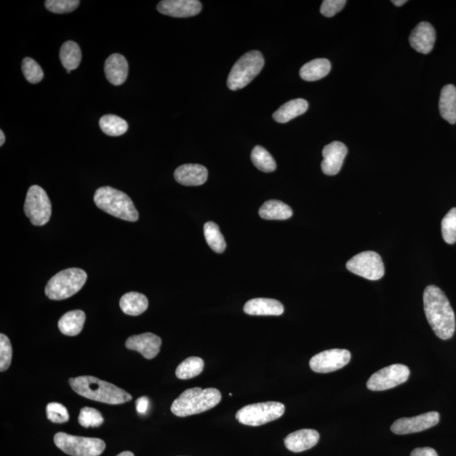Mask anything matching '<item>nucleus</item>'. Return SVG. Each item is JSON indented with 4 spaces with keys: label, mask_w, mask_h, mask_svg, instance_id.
Returning <instances> with one entry per match:
<instances>
[{
    "label": "nucleus",
    "mask_w": 456,
    "mask_h": 456,
    "mask_svg": "<svg viewBox=\"0 0 456 456\" xmlns=\"http://www.w3.org/2000/svg\"><path fill=\"white\" fill-rule=\"evenodd\" d=\"M261 218L265 220H287L293 214L290 206L282 201L270 200L264 203L259 211Z\"/></svg>",
    "instance_id": "27"
},
{
    "label": "nucleus",
    "mask_w": 456,
    "mask_h": 456,
    "mask_svg": "<svg viewBox=\"0 0 456 456\" xmlns=\"http://www.w3.org/2000/svg\"><path fill=\"white\" fill-rule=\"evenodd\" d=\"M12 360V346L7 336L0 335V371H6L10 368Z\"/></svg>",
    "instance_id": "38"
},
{
    "label": "nucleus",
    "mask_w": 456,
    "mask_h": 456,
    "mask_svg": "<svg viewBox=\"0 0 456 456\" xmlns=\"http://www.w3.org/2000/svg\"><path fill=\"white\" fill-rule=\"evenodd\" d=\"M105 71L107 80L112 85H123L128 78V62L122 54H112L105 62Z\"/></svg>",
    "instance_id": "20"
},
{
    "label": "nucleus",
    "mask_w": 456,
    "mask_h": 456,
    "mask_svg": "<svg viewBox=\"0 0 456 456\" xmlns=\"http://www.w3.org/2000/svg\"><path fill=\"white\" fill-rule=\"evenodd\" d=\"M95 204L99 209L117 218L127 222H137L139 212L131 198L125 193L110 187H101L94 195Z\"/></svg>",
    "instance_id": "4"
},
{
    "label": "nucleus",
    "mask_w": 456,
    "mask_h": 456,
    "mask_svg": "<svg viewBox=\"0 0 456 456\" xmlns=\"http://www.w3.org/2000/svg\"><path fill=\"white\" fill-rule=\"evenodd\" d=\"M99 125L102 132L110 137H120L127 132L129 129L127 122L114 115L102 116L99 121Z\"/></svg>",
    "instance_id": "29"
},
{
    "label": "nucleus",
    "mask_w": 456,
    "mask_h": 456,
    "mask_svg": "<svg viewBox=\"0 0 456 456\" xmlns=\"http://www.w3.org/2000/svg\"><path fill=\"white\" fill-rule=\"evenodd\" d=\"M346 268L351 273L370 281H378L385 275L382 258L373 251H365L352 257L347 261Z\"/></svg>",
    "instance_id": "10"
},
{
    "label": "nucleus",
    "mask_w": 456,
    "mask_h": 456,
    "mask_svg": "<svg viewBox=\"0 0 456 456\" xmlns=\"http://www.w3.org/2000/svg\"><path fill=\"white\" fill-rule=\"evenodd\" d=\"M285 413V405L277 401H268L243 406L236 414V419L243 425L258 427L275 421Z\"/></svg>",
    "instance_id": "7"
},
{
    "label": "nucleus",
    "mask_w": 456,
    "mask_h": 456,
    "mask_svg": "<svg viewBox=\"0 0 456 456\" xmlns=\"http://www.w3.org/2000/svg\"><path fill=\"white\" fill-rule=\"evenodd\" d=\"M204 234L206 242L212 250L218 254H222L225 251L227 243L218 224L213 222L206 223L204 226Z\"/></svg>",
    "instance_id": "31"
},
{
    "label": "nucleus",
    "mask_w": 456,
    "mask_h": 456,
    "mask_svg": "<svg viewBox=\"0 0 456 456\" xmlns=\"http://www.w3.org/2000/svg\"><path fill=\"white\" fill-rule=\"evenodd\" d=\"M54 443L63 452L71 456H99L106 449L105 442L97 438H85L58 433Z\"/></svg>",
    "instance_id": "8"
},
{
    "label": "nucleus",
    "mask_w": 456,
    "mask_h": 456,
    "mask_svg": "<svg viewBox=\"0 0 456 456\" xmlns=\"http://www.w3.org/2000/svg\"><path fill=\"white\" fill-rule=\"evenodd\" d=\"M410 376V369L403 364H393L378 370L369 378L368 389L373 391H382L393 389L406 381Z\"/></svg>",
    "instance_id": "11"
},
{
    "label": "nucleus",
    "mask_w": 456,
    "mask_h": 456,
    "mask_svg": "<svg viewBox=\"0 0 456 456\" xmlns=\"http://www.w3.org/2000/svg\"><path fill=\"white\" fill-rule=\"evenodd\" d=\"M440 422V414L430 412L413 418H403L392 424L391 430L396 435H404L419 433L437 425Z\"/></svg>",
    "instance_id": "13"
},
{
    "label": "nucleus",
    "mask_w": 456,
    "mask_h": 456,
    "mask_svg": "<svg viewBox=\"0 0 456 456\" xmlns=\"http://www.w3.org/2000/svg\"><path fill=\"white\" fill-rule=\"evenodd\" d=\"M204 360L198 356H191L185 359L176 369V376L179 379L195 378L202 373L204 369Z\"/></svg>",
    "instance_id": "30"
},
{
    "label": "nucleus",
    "mask_w": 456,
    "mask_h": 456,
    "mask_svg": "<svg viewBox=\"0 0 456 456\" xmlns=\"http://www.w3.org/2000/svg\"><path fill=\"white\" fill-rule=\"evenodd\" d=\"M243 311L248 315L280 316L284 313V306L278 300L259 297L248 301Z\"/></svg>",
    "instance_id": "21"
},
{
    "label": "nucleus",
    "mask_w": 456,
    "mask_h": 456,
    "mask_svg": "<svg viewBox=\"0 0 456 456\" xmlns=\"http://www.w3.org/2000/svg\"><path fill=\"white\" fill-rule=\"evenodd\" d=\"M137 405V410L139 414H146L147 413L149 405H150V401L147 396H142L141 398H139L135 403Z\"/></svg>",
    "instance_id": "41"
},
{
    "label": "nucleus",
    "mask_w": 456,
    "mask_h": 456,
    "mask_svg": "<svg viewBox=\"0 0 456 456\" xmlns=\"http://www.w3.org/2000/svg\"><path fill=\"white\" fill-rule=\"evenodd\" d=\"M331 70V62L327 58H317L307 63L301 68L300 76L302 80L307 81H316L326 78Z\"/></svg>",
    "instance_id": "26"
},
{
    "label": "nucleus",
    "mask_w": 456,
    "mask_h": 456,
    "mask_svg": "<svg viewBox=\"0 0 456 456\" xmlns=\"http://www.w3.org/2000/svg\"><path fill=\"white\" fill-rule=\"evenodd\" d=\"M4 142H6V135H4L3 130H0V147H2Z\"/></svg>",
    "instance_id": "43"
},
{
    "label": "nucleus",
    "mask_w": 456,
    "mask_h": 456,
    "mask_svg": "<svg viewBox=\"0 0 456 456\" xmlns=\"http://www.w3.org/2000/svg\"><path fill=\"white\" fill-rule=\"evenodd\" d=\"M174 178L184 186H200L208 179V171L200 164H184L174 171Z\"/></svg>",
    "instance_id": "18"
},
{
    "label": "nucleus",
    "mask_w": 456,
    "mask_h": 456,
    "mask_svg": "<svg viewBox=\"0 0 456 456\" xmlns=\"http://www.w3.org/2000/svg\"><path fill=\"white\" fill-rule=\"evenodd\" d=\"M201 10V3L198 0H164L157 4V11L162 15L175 18L195 16Z\"/></svg>",
    "instance_id": "14"
},
{
    "label": "nucleus",
    "mask_w": 456,
    "mask_h": 456,
    "mask_svg": "<svg viewBox=\"0 0 456 456\" xmlns=\"http://www.w3.org/2000/svg\"><path fill=\"white\" fill-rule=\"evenodd\" d=\"M410 456H439L435 449L430 447H423V448L415 449Z\"/></svg>",
    "instance_id": "40"
},
{
    "label": "nucleus",
    "mask_w": 456,
    "mask_h": 456,
    "mask_svg": "<svg viewBox=\"0 0 456 456\" xmlns=\"http://www.w3.org/2000/svg\"><path fill=\"white\" fill-rule=\"evenodd\" d=\"M120 305L125 314L138 316L146 312L149 302L147 297L142 293L130 292L121 297Z\"/></svg>",
    "instance_id": "24"
},
{
    "label": "nucleus",
    "mask_w": 456,
    "mask_h": 456,
    "mask_svg": "<svg viewBox=\"0 0 456 456\" xmlns=\"http://www.w3.org/2000/svg\"><path fill=\"white\" fill-rule=\"evenodd\" d=\"M351 352L346 349L327 350L316 354L309 362L310 368L315 373H327L336 371L351 360Z\"/></svg>",
    "instance_id": "12"
},
{
    "label": "nucleus",
    "mask_w": 456,
    "mask_h": 456,
    "mask_svg": "<svg viewBox=\"0 0 456 456\" xmlns=\"http://www.w3.org/2000/svg\"><path fill=\"white\" fill-rule=\"evenodd\" d=\"M440 111L442 117L450 124L456 123V88L447 85L442 89L440 99Z\"/></svg>",
    "instance_id": "25"
},
{
    "label": "nucleus",
    "mask_w": 456,
    "mask_h": 456,
    "mask_svg": "<svg viewBox=\"0 0 456 456\" xmlns=\"http://www.w3.org/2000/svg\"><path fill=\"white\" fill-rule=\"evenodd\" d=\"M406 2V0H393L392 3L395 4L396 6H403V4H405Z\"/></svg>",
    "instance_id": "42"
},
{
    "label": "nucleus",
    "mask_w": 456,
    "mask_h": 456,
    "mask_svg": "<svg viewBox=\"0 0 456 456\" xmlns=\"http://www.w3.org/2000/svg\"><path fill=\"white\" fill-rule=\"evenodd\" d=\"M85 322V314L83 310L70 311L62 316L58 322V329L68 336H75L83 331Z\"/></svg>",
    "instance_id": "23"
},
{
    "label": "nucleus",
    "mask_w": 456,
    "mask_h": 456,
    "mask_svg": "<svg viewBox=\"0 0 456 456\" xmlns=\"http://www.w3.org/2000/svg\"><path fill=\"white\" fill-rule=\"evenodd\" d=\"M222 401V394L215 388H192L182 393L171 406V413L184 418L211 410Z\"/></svg>",
    "instance_id": "3"
},
{
    "label": "nucleus",
    "mask_w": 456,
    "mask_h": 456,
    "mask_svg": "<svg viewBox=\"0 0 456 456\" xmlns=\"http://www.w3.org/2000/svg\"><path fill=\"white\" fill-rule=\"evenodd\" d=\"M80 4L79 0H47L45 7L53 13L67 14L75 11Z\"/></svg>",
    "instance_id": "36"
},
{
    "label": "nucleus",
    "mask_w": 456,
    "mask_h": 456,
    "mask_svg": "<svg viewBox=\"0 0 456 456\" xmlns=\"http://www.w3.org/2000/svg\"><path fill=\"white\" fill-rule=\"evenodd\" d=\"M265 60L259 51H250L243 55L232 68L228 78V87L238 91L250 84L263 69Z\"/></svg>",
    "instance_id": "6"
},
{
    "label": "nucleus",
    "mask_w": 456,
    "mask_h": 456,
    "mask_svg": "<svg viewBox=\"0 0 456 456\" xmlns=\"http://www.w3.org/2000/svg\"><path fill=\"white\" fill-rule=\"evenodd\" d=\"M25 214L34 226H44L49 222L52 215V204L46 191L38 185H33L27 192Z\"/></svg>",
    "instance_id": "9"
},
{
    "label": "nucleus",
    "mask_w": 456,
    "mask_h": 456,
    "mask_svg": "<svg viewBox=\"0 0 456 456\" xmlns=\"http://www.w3.org/2000/svg\"><path fill=\"white\" fill-rule=\"evenodd\" d=\"M346 0H324L320 7V13L327 17H333L346 6Z\"/></svg>",
    "instance_id": "39"
},
{
    "label": "nucleus",
    "mask_w": 456,
    "mask_h": 456,
    "mask_svg": "<svg viewBox=\"0 0 456 456\" xmlns=\"http://www.w3.org/2000/svg\"><path fill=\"white\" fill-rule=\"evenodd\" d=\"M308 108L309 103L304 99H295V100L286 102L277 111H275L273 119L277 123L285 124L295 117L305 114Z\"/></svg>",
    "instance_id": "22"
},
{
    "label": "nucleus",
    "mask_w": 456,
    "mask_h": 456,
    "mask_svg": "<svg viewBox=\"0 0 456 456\" xmlns=\"http://www.w3.org/2000/svg\"><path fill=\"white\" fill-rule=\"evenodd\" d=\"M49 421L54 423H65L69 421L70 415L64 405L58 403H49L46 408Z\"/></svg>",
    "instance_id": "37"
},
{
    "label": "nucleus",
    "mask_w": 456,
    "mask_h": 456,
    "mask_svg": "<svg viewBox=\"0 0 456 456\" xmlns=\"http://www.w3.org/2000/svg\"><path fill=\"white\" fill-rule=\"evenodd\" d=\"M253 164L264 173H272L277 169V164L272 155L264 147L257 146L251 153Z\"/></svg>",
    "instance_id": "32"
},
{
    "label": "nucleus",
    "mask_w": 456,
    "mask_h": 456,
    "mask_svg": "<svg viewBox=\"0 0 456 456\" xmlns=\"http://www.w3.org/2000/svg\"><path fill=\"white\" fill-rule=\"evenodd\" d=\"M319 433L314 430H301L293 432L284 440L286 448L292 452L299 453L310 450L318 444Z\"/></svg>",
    "instance_id": "19"
},
{
    "label": "nucleus",
    "mask_w": 456,
    "mask_h": 456,
    "mask_svg": "<svg viewBox=\"0 0 456 456\" xmlns=\"http://www.w3.org/2000/svg\"><path fill=\"white\" fill-rule=\"evenodd\" d=\"M436 33L428 22H421L413 30L410 35V46L415 51L423 54L430 53L435 46Z\"/></svg>",
    "instance_id": "17"
},
{
    "label": "nucleus",
    "mask_w": 456,
    "mask_h": 456,
    "mask_svg": "<svg viewBox=\"0 0 456 456\" xmlns=\"http://www.w3.org/2000/svg\"><path fill=\"white\" fill-rule=\"evenodd\" d=\"M117 456H134V455L132 452H130V451H124V452H122Z\"/></svg>",
    "instance_id": "44"
},
{
    "label": "nucleus",
    "mask_w": 456,
    "mask_h": 456,
    "mask_svg": "<svg viewBox=\"0 0 456 456\" xmlns=\"http://www.w3.org/2000/svg\"><path fill=\"white\" fill-rule=\"evenodd\" d=\"M22 72L27 81L31 84H38L43 79L44 73L42 67L33 58H24L22 61Z\"/></svg>",
    "instance_id": "34"
},
{
    "label": "nucleus",
    "mask_w": 456,
    "mask_h": 456,
    "mask_svg": "<svg viewBox=\"0 0 456 456\" xmlns=\"http://www.w3.org/2000/svg\"><path fill=\"white\" fill-rule=\"evenodd\" d=\"M60 58L67 71L78 69L81 61V51L79 45L73 41H67L62 45Z\"/></svg>",
    "instance_id": "28"
},
{
    "label": "nucleus",
    "mask_w": 456,
    "mask_h": 456,
    "mask_svg": "<svg viewBox=\"0 0 456 456\" xmlns=\"http://www.w3.org/2000/svg\"><path fill=\"white\" fill-rule=\"evenodd\" d=\"M424 312L435 335L448 340L455 332V316L452 307L443 291L436 286H428L423 293Z\"/></svg>",
    "instance_id": "1"
},
{
    "label": "nucleus",
    "mask_w": 456,
    "mask_h": 456,
    "mask_svg": "<svg viewBox=\"0 0 456 456\" xmlns=\"http://www.w3.org/2000/svg\"><path fill=\"white\" fill-rule=\"evenodd\" d=\"M161 345V338L153 333L132 336L125 342V346L128 349L139 352L147 359L156 358L159 354Z\"/></svg>",
    "instance_id": "15"
},
{
    "label": "nucleus",
    "mask_w": 456,
    "mask_h": 456,
    "mask_svg": "<svg viewBox=\"0 0 456 456\" xmlns=\"http://www.w3.org/2000/svg\"><path fill=\"white\" fill-rule=\"evenodd\" d=\"M70 386L78 395L98 403L120 405L132 400L128 392L93 376L71 378Z\"/></svg>",
    "instance_id": "2"
},
{
    "label": "nucleus",
    "mask_w": 456,
    "mask_h": 456,
    "mask_svg": "<svg viewBox=\"0 0 456 456\" xmlns=\"http://www.w3.org/2000/svg\"><path fill=\"white\" fill-rule=\"evenodd\" d=\"M88 274L79 268H69L54 275L49 280L45 293L51 300H64L74 296L87 282Z\"/></svg>",
    "instance_id": "5"
},
{
    "label": "nucleus",
    "mask_w": 456,
    "mask_h": 456,
    "mask_svg": "<svg viewBox=\"0 0 456 456\" xmlns=\"http://www.w3.org/2000/svg\"><path fill=\"white\" fill-rule=\"evenodd\" d=\"M346 154L347 148L341 142H334L324 147L322 152L324 160L322 164L323 173L329 176L339 174Z\"/></svg>",
    "instance_id": "16"
},
{
    "label": "nucleus",
    "mask_w": 456,
    "mask_h": 456,
    "mask_svg": "<svg viewBox=\"0 0 456 456\" xmlns=\"http://www.w3.org/2000/svg\"><path fill=\"white\" fill-rule=\"evenodd\" d=\"M441 230L445 242L454 245L456 242V208L451 209L442 220Z\"/></svg>",
    "instance_id": "33"
},
{
    "label": "nucleus",
    "mask_w": 456,
    "mask_h": 456,
    "mask_svg": "<svg viewBox=\"0 0 456 456\" xmlns=\"http://www.w3.org/2000/svg\"><path fill=\"white\" fill-rule=\"evenodd\" d=\"M79 423L84 428H97L101 426L105 419L99 410L92 408H84L80 410Z\"/></svg>",
    "instance_id": "35"
}]
</instances>
